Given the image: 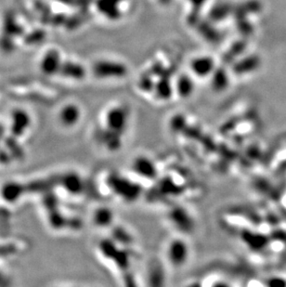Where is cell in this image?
<instances>
[{
    "label": "cell",
    "mask_w": 286,
    "mask_h": 287,
    "mask_svg": "<svg viewBox=\"0 0 286 287\" xmlns=\"http://www.w3.org/2000/svg\"><path fill=\"white\" fill-rule=\"evenodd\" d=\"M130 111L126 106L112 107L105 114L104 124L107 131L110 132V137H123L129 124Z\"/></svg>",
    "instance_id": "6da1fadb"
},
{
    "label": "cell",
    "mask_w": 286,
    "mask_h": 287,
    "mask_svg": "<svg viewBox=\"0 0 286 287\" xmlns=\"http://www.w3.org/2000/svg\"><path fill=\"white\" fill-rule=\"evenodd\" d=\"M191 255L190 245L184 239L175 238L168 242L166 256L168 262L174 268H181L188 262Z\"/></svg>",
    "instance_id": "7a4b0ae2"
},
{
    "label": "cell",
    "mask_w": 286,
    "mask_h": 287,
    "mask_svg": "<svg viewBox=\"0 0 286 287\" xmlns=\"http://www.w3.org/2000/svg\"><path fill=\"white\" fill-rule=\"evenodd\" d=\"M93 73L97 77L110 78V77H123L128 70L123 64L111 62V61H100L93 66Z\"/></svg>",
    "instance_id": "3957f363"
},
{
    "label": "cell",
    "mask_w": 286,
    "mask_h": 287,
    "mask_svg": "<svg viewBox=\"0 0 286 287\" xmlns=\"http://www.w3.org/2000/svg\"><path fill=\"white\" fill-rule=\"evenodd\" d=\"M81 110L75 104H67L60 112L59 119L66 128H74L81 120Z\"/></svg>",
    "instance_id": "277c9868"
},
{
    "label": "cell",
    "mask_w": 286,
    "mask_h": 287,
    "mask_svg": "<svg viewBox=\"0 0 286 287\" xmlns=\"http://www.w3.org/2000/svg\"><path fill=\"white\" fill-rule=\"evenodd\" d=\"M132 169L137 175L146 178L152 179L156 176V168L154 164L146 156L135 158L132 164Z\"/></svg>",
    "instance_id": "5b68a950"
},
{
    "label": "cell",
    "mask_w": 286,
    "mask_h": 287,
    "mask_svg": "<svg viewBox=\"0 0 286 287\" xmlns=\"http://www.w3.org/2000/svg\"><path fill=\"white\" fill-rule=\"evenodd\" d=\"M191 68L194 74L200 77H205L212 74L215 70L214 60L210 57H198L192 62Z\"/></svg>",
    "instance_id": "8992f818"
},
{
    "label": "cell",
    "mask_w": 286,
    "mask_h": 287,
    "mask_svg": "<svg viewBox=\"0 0 286 287\" xmlns=\"http://www.w3.org/2000/svg\"><path fill=\"white\" fill-rule=\"evenodd\" d=\"M259 59L257 56H249L241 60L240 62L234 65L233 71L235 74L239 75L249 74L259 68Z\"/></svg>",
    "instance_id": "52a82bcc"
},
{
    "label": "cell",
    "mask_w": 286,
    "mask_h": 287,
    "mask_svg": "<svg viewBox=\"0 0 286 287\" xmlns=\"http://www.w3.org/2000/svg\"><path fill=\"white\" fill-rule=\"evenodd\" d=\"M198 32L202 37L211 43H219L220 40V33L213 26L212 24L206 21L200 20L196 25Z\"/></svg>",
    "instance_id": "ba28073f"
},
{
    "label": "cell",
    "mask_w": 286,
    "mask_h": 287,
    "mask_svg": "<svg viewBox=\"0 0 286 287\" xmlns=\"http://www.w3.org/2000/svg\"><path fill=\"white\" fill-rule=\"evenodd\" d=\"M122 0H98L97 7L108 18L115 20L120 17L118 3Z\"/></svg>",
    "instance_id": "9c48e42d"
},
{
    "label": "cell",
    "mask_w": 286,
    "mask_h": 287,
    "mask_svg": "<svg viewBox=\"0 0 286 287\" xmlns=\"http://www.w3.org/2000/svg\"><path fill=\"white\" fill-rule=\"evenodd\" d=\"M114 220V214L107 207L98 208L93 215V221L101 228L109 227Z\"/></svg>",
    "instance_id": "30bf717a"
},
{
    "label": "cell",
    "mask_w": 286,
    "mask_h": 287,
    "mask_svg": "<svg viewBox=\"0 0 286 287\" xmlns=\"http://www.w3.org/2000/svg\"><path fill=\"white\" fill-rule=\"evenodd\" d=\"M233 11V7L228 3H220L213 7L209 13V18L213 22H221Z\"/></svg>",
    "instance_id": "8fae6325"
},
{
    "label": "cell",
    "mask_w": 286,
    "mask_h": 287,
    "mask_svg": "<svg viewBox=\"0 0 286 287\" xmlns=\"http://www.w3.org/2000/svg\"><path fill=\"white\" fill-rule=\"evenodd\" d=\"M61 71L65 76L74 78L75 80L82 79L86 75V71L83 66L75 63H66L61 67Z\"/></svg>",
    "instance_id": "7c38bea8"
},
{
    "label": "cell",
    "mask_w": 286,
    "mask_h": 287,
    "mask_svg": "<svg viewBox=\"0 0 286 287\" xmlns=\"http://www.w3.org/2000/svg\"><path fill=\"white\" fill-rule=\"evenodd\" d=\"M212 87L217 91H222L227 88L229 85V76L226 70L219 68L212 73Z\"/></svg>",
    "instance_id": "4fadbf2b"
},
{
    "label": "cell",
    "mask_w": 286,
    "mask_h": 287,
    "mask_svg": "<svg viewBox=\"0 0 286 287\" xmlns=\"http://www.w3.org/2000/svg\"><path fill=\"white\" fill-rule=\"evenodd\" d=\"M176 90L178 95L187 98L194 91V82L188 75H181L176 82Z\"/></svg>",
    "instance_id": "5bb4252c"
},
{
    "label": "cell",
    "mask_w": 286,
    "mask_h": 287,
    "mask_svg": "<svg viewBox=\"0 0 286 287\" xmlns=\"http://www.w3.org/2000/svg\"><path fill=\"white\" fill-rule=\"evenodd\" d=\"M206 1L207 0H189V2L192 5L191 13L188 16V22L190 25L195 26L196 23L201 20L200 12Z\"/></svg>",
    "instance_id": "9a60e30c"
},
{
    "label": "cell",
    "mask_w": 286,
    "mask_h": 287,
    "mask_svg": "<svg viewBox=\"0 0 286 287\" xmlns=\"http://www.w3.org/2000/svg\"><path fill=\"white\" fill-rule=\"evenodd\" d=\"M43 68L45 73L53 74L60 68V56L58 52L51 51L49 52L43 62Z\"/></svg>",
    "instance_id": "2e32d148"
},
{
    "label": "cell",
    "mask_w": 286,
    "mask_h": 287,
    "mask_svg": "<svg viewBox=\"0 0 286 287\" xmlns=\"http://www.w3.org/2000/svg\"><path fill=\"white\" fill-rule=\"evenodd\" d=\"M157 95L162 99H168L171 96L172 88L169 83V77L166 75V72H163L162 79L157 83Z\"/></svg>",
    "instance_id": "e0dca14e"
},
{
    "label": "cell",
    "mask_w": 286,
    "mask_h": 287,
    "mask_svg": "<svg viewBox=\"0 0 286 287\" xmlns=\"http://www.w3.org/2000/svg\"><path fill=\"white\" fill-rule=\"evenodd\" d=\"M268 287H286V280L280 277H273V278L268 279Z\"/></svg>",
    "instance_id": "ac0fdd59"
},
{
    "label": "cell",
    "mask_w": 286,
    "mask_h": 287,
    "mask_svg": "<svg viewBox=\"0 0 286 287\" xmlns=\"http://www.w3.org/2000/svg\"><path fill=\"white\" fill-rule=\"evenodd\" d=\"M242 51H243L242 43V42L237 43V44H235V45L231 46V50L227 54V56H229V57H227V58L232 59V58H234V56L236 55V54H241Z\"/></svg>",
    "instance_id": "d6986e66"
},
{
    "label": "cell",
    "mask_w": 286,
    "mask_h": 287,
    "mask_svg": "<svg viewBox=\"0 0 286 287\" xmlns=\"http://www.w3.org/2000/svg\"><path fill=\"white\" fill-rule=\"evenodd\" d=\"M140 87L142 89L144 90H149L153 88V81L152 78H150L147 75L142 76V78L140 79Z\"/></svg>",
    "instance_id": "ffe728a7"
},
{
    "label": "cell",
    "mask_w": 286,
    "mask_h": 287,
    "mask_svg": "<svg viewBox=\"0 0 286 287\" xmlns=\"http://www.w3.org/2000/svg\"><path fill=\"white\" fill-rule=\"evenodd\" d=\"M159 1H160L162 4H168L171 0H159Z\"/></svg>",
    "instance_id": "44dd1931"
}]
</instances>
